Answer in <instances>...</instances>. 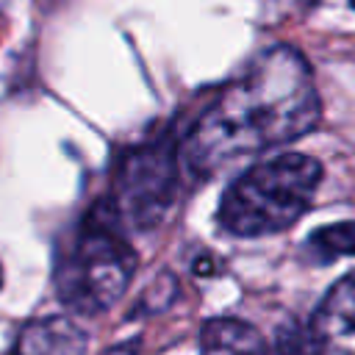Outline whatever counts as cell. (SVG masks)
Returning a JSON list of instances; mask_svg holds the SVG:
<instances>
[{"label":"cell","instance_id":"6da1fadb","mask_svg":"<svg viewBox=\"0 0 355 355\" xmlns=\"http://www.w3.org/2000/svg\"><path fill=\"white\" fill-rule=\"evenodd\" d=\"M322 103L308 61L294 47L263 50L189 128L180 153L208 178L227 164L288 144L316 128Z\"/></svg>","mask_w":355,"mask_h":355},{"label":"cell","instance_id":"7a4b0ae2","mask_svg":"<svg viewBox=\"0 0 355 355\" xmlns=\"http://www.w3.org/2000/svg\"><path fill=\"white\" fill-rule=\"evenodd\" d=\"M319 180V161L302 153L258 161L225 189L216 219L222 230L244 239L286 230L308 211Z\"/></svg>","mask_w":355,"mask_h":355},{"label":"cell","instance_id":"3957f363","mask_svg":"<svg viewBox=\"0 0 355 355\" xmlns=\"http://www.w3.org/2000/svg\"><path fill=\"white\" fill-rule=\"evenodd\" d=\"M122 222L111 205H97L55 261V294L78 313L111 308L128 288L136 252L122 236Z\"/></svg>","mask_w":355,"mask_h":355},{"label":"cell","instance_id":"277c9868","mask_svg":"<svg viewBox=\"0 0 355 355\" xmlns=\"http://www.w3.org/2000/svg\"><path fill=\"white\" fill-rule=\"evenodd\" d=\"M178 189V150L172 141H147L122 155L111 180V211L136 230L155 227Z\"/></svg>","mask_w":355,"mask_h":355},{"label":"cell","instance_id":"5b68a950","mask_svg":"<svg viewBox=\"0 0 355 355\" xmlns=\"http://www.w3.org/2000/svg\"><path fill=\"white\" fill-rule=\"evenodd\" d=\"M311 330L319 355H355V272L324 294L311 319Z\"/></svg>","mask_w":355,"mask_h":355},{"label":"cell","instance_id":"8992f818","mask_svg":"<svg viewBox=\"0 0 355 355\" xmlns=\"http://www.w3.org/2000/svg\"><path fill=\"white\" fill-rule=\"evenodd\" d=\"M89 336L69 316H44L22 327L17 355H86Z\"/></svg>","mask_w":355,"mask_h":355},{"label":"cell","instance_id":"52a82bcc","mask_svg":"<svg viewBox=\"0 0 355 355\" xmlns=\"http://www.w3.org/2000/svg\"><path fill=\"white\" fill-rule=\"evenodd\" d=\"M200 355H269V347L252 324L233 316H216L200 330Z\"/></svg>","mask_w":355,"mask_h":355},{"label":"cell","instance_id":"ba28073f","mask_svg":"<svg viewBox=\"0 0 355 355\" xmlns=\"http://www.w3.org/2000/svg\"><path fill=\"white\" fill-rule=\"evenodd\" d=\"M308 252L319 263H330L336 258L355 255V222H336L327 227H319L305 241Z\"/></svg>","mask_w":355,"mask_h":355},{"label":"cell","instance_id":"9c48e42d","mask_svg":"<svg viewBox=\"0 0 355 355\" xmlns=\"http://www.w3.org/2000/svg\"><path fill=\"white\" fill-rule=\"evenodd\" d=\"M275 352L277 355H319V344H316L311 324L305 327L294 319L283 322L275 336Z\"/></svg>","mask_w":355,"mask_h":355},{"label":"cell","instance_id":"30bf717a","mask_svg":"<svg viewBox=\"0 0 355 355\" xmlns=\"http://www.w3.org/2000/svg\"><path fill=\"white\" fill-rule=\"evenodd\" d=\"M175 291H178L175 277H172L169 272H164V275L147 288V294H144V300H141V308H147L150 313H153V311H161V308H166V305L175 300Z\"/></svg>","mask_w":355,"mask_h":355},{"label":"cell","instance_id":"8fae6325","mask_svg":"<svg viewBox=\"0 0 355 355\" xmlns=\"http://www.w3.org/2000/svg\"><path fill=\"white\" fill-rule=\"evenodd\" d=\"M105 355H139V341H122V344L111 347Z\"/></svg>","mask_w":355,"mask_h":355},{"label":"cell","instance_id":"7c38bea8","mask_svg":"<svg viewBox=\"0 0 355 355\" xmlns=\"http://www.w3.org/2000/svg\"><path fill=\"white\" fill-rule=\"evenodd\" d=\"M0 286H3V266H0Z\"/></svg>","mask_w":355,"mask_h":355},{"label":"cell","instance_id":"4fadbf2b","mask_svg":"<svg viewBox=\"0 0 355 355\" xmlns=\"http://www.w3.org/2000/svg\"><path fill=\"white\" fill-rule=\"evenodd\" d=\"M349 6H352V8H355V0H349Z\"/></svg>","mask_w":355,"mask_h":355}]
</instances>
